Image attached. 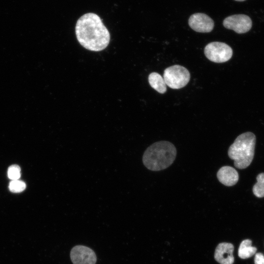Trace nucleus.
<instances>
[{"label": "nucleus", "instance_id": "17", "mask_svg": "<svg viewBox=\"0 0 264 264\" xmlns=\"http://www.w3.org/2000/svg\"><path fill=\"white\" fill-rule=\"evenodd\" d=\"M236 1H244L245 0H235Z\"/></svg>", "mask_w": 264, "mask_h": 264}, {"label": "nucleus", "instance_id": "7", "mask_svg": "<svg viewBox=\"0 0 264 264\" xmlns=\"http://www.w3.org/2000/svg\"><path fill=\"white\" fill-rule=\"evenodd\" d=\"M73 264H95L96 255L93 250L84 245L73 247L70 253Z\"/></svg>", "mask_w": 264, "mask_h": 264}, {"label": "nucleus", "instance_id": "9", "mask_svg": "<svg viewBox=\"0 0 264 264\" xmlns=\"http://www.w3.org/2000/svg\"><path fill=\"white\" fill-rule=\"evenodd\" d=\"M234 246L227 242H222L217 246L214 257L215 260L220 264H233L234 258L233 255Z\"/></svg>", "mask_w": 264, "mask_h": 264}, {"label": "nucleus", "instance_id": "1", "mask_svg": "<svg viewBox=\"0 0 264 264\" xmlns=\"http://www.w3.org/2000/svg\"><path fill=\"white\" fill-rule=\"evenodd\" d=\"M75 33L77 40L86 49L100 51L110 41V34L100 17L93 13L82 15L77 21Z\"/></svg>", "mask_w": 264, "mask_h": 264}, {"label": "nucleus", "instance_id": "5", "mask_svg": "<svg viewBox=\"0 0 264 264\" xmlns=\"http://www.w3.org/2000/svg\"><path fill=\"white\" fill-rule=\"evenodd\" d=\"M204 52L210 61L221 63L230 60L233 54L231 47L225 43L220 42H211L205 47Z\"/></svg>", "mask_w": 264, "mask_h": 264}, {"label": "nucleus", "instance_id": "2", "mask_svg": "<svg viewBox=\"0 0 264 264\" xmlns=\"http://www.w3.org/2000/svg\"><path fill=\"white\" fill-rule=\"evenodd\" d=\"M176 150L173 144L166 141L154 143L145 150L142 161L144 166L153 171L169 167L174 161Z\"/></svg>", "mask_w": 264, "mask_h": 264}, {"label": "nucleus", "instance_id": "10", "mask_svg": "<svg viewBox=\"0 0 264 264\" xmlns=\"http://www.w3.org/2000/svg\"><path fill=\"white\" fill-rule=\"evenodd\" d=\"M219 181L227 186L236 184L239 180V174L232 167L224 166L221 167L217 173Z\"/></svg>", "mask_w": 264, "mask_h": 264}, {"label": "nucleus", "instance_id": "12", "mask_svg": "<svg viewBox=\"0 0 264 264\" xmlns=\"http://www.w3.org/2000/svg\"><path fill=\"white\" fill-rule=\"evenodd\" d=\"M256 251V247L252 246V241L246 239L241 242L238 249V255L242 259H247L254 255Z\"/></svg>", "mask_w": 264, "mask_h": 264}, {"label": "nucleus", "instance_id": "3", "mask_svg": "<svg viewBox=\"0 0 264 264\" xmlns=\"http://www.w3.org/2000/svg\"><path fill=\"white\" fill-rule=\"evenodd\" d=\"M256 136L251 132L239 135L228 151L229 157L234 161L235 166L240 169L247 168L254 155Z\"/></svg>", "mask_w": 264, "mask_h": 264}, {"label": "nucleus", "instance_id": "11", "mask_svg": "<svg viewBox=\"0 0 264 264\" xmlns=\"http://www.w3.org/2000/svg\"><path fill=\"white\" fill-rule=\"evenodd\" d=\"M148 81L151 87L158 92L163 94L166 91L167 87L164 79L159 73L154 72L150 74Z\"/></svg>", "mask_w": 264, "mask_h": 264}, {"label": "nucleus", "instance_id": "6", "mask_svg": "<svg viewBox=\"0 0 264 264\" xmlns=\"http://www.w3.org/2000/svg\"><path fill=\"white\" fill-rule=\"evenodd\" d=\"M223 25L227 29L242 34L250 30L252 22L249 16L244 14H236L226 17L223 21Z\"/></svg>", "mask_w": 264, "mask_h": 264}, {"label": "nucleus", "instance_id": "15", "mask_svg": "<svg viewBox=\"0 0 264 264\" xmlns=\"http://www.w3.org/2000/svg\"><path fill=\"white\" fill-rule=\"evenodd\" d=\"M8 176L12 180H18L21 176V168L17 165H12L8 169Z\"/></svg>", "mask_w": 264, "mask_h": 264}, {"label": "nucleus", "instance_id": "16", "mask_svg": "<svg viewBox=\"0 0 264 264\" xmlns=\"http://www.w3.org/2000/svg\"><path fill=\"white\" fill-rule=\"evenodd\" d=\"M255 264H264V255L261 253L255 254L254 258Z\"/></svg>", "mask_w": 264, "mask_h": 264}, {"label": "nucleus", "instance_id": "8", "mask_svg": "<svg viewBox=\"0 0 264 264\" xmlns=\"http://www.w3.org/2000/svg\"><path fill=\"white\" fill-rule=\"evenodd\" d=\"M188 23L192 29L200 33L210 32L214 26L213 20L206 14L201 13L192 15L189 19Z\"/></svg>", "mask_w": 264, "mask_h": 264}, {"label": "nucleus", "instance_id": "4", "mask_svg": "<svg viewBox=\"0 0 264 264\" xmlns=\"http://www.w3.org/2000/svg\"><path fill=\"white\" fill-rule=\"evenodd\" d=\"M163 78L169 87L179 89L185 87L189 82L190 74L184 66L176 65L165 69Z\"/></svg>", "mask_w": 264, "mask_h": 264}, {"label": "nucleus", "instance_id": "13", "mask_svg": "<svg viewBox=\"0 0 264 264\" xmlns=\"http://www.w3.org/2000/svg\"><path fill=\"white\" fill-rule=\"evenodd\" d=\"M257 182L253 187V192L258 198L264 197V173L259 174L257 177Z\"/></svg>", "mask_w": 264, "mask_h": 264}, {"label": "nucleus", "instance_id": "14", "mask_svg": "<svg viewBox=\"0 0 264 264\" xmlns=\"http://www.w3.org/2000/svg\"><path fill=\"white\" fill-rule=\"evenodd\" d=\"M26 185L24 182L14 180H12L9 184L10 190L14 193H19L23 191L25 188Z\"/></svg>", "mask_w": 264, "mask_h": 264}]
</instances>
